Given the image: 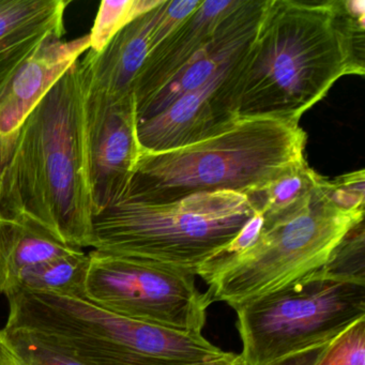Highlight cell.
I'll list each match as a JSON object with an SVG mask.
<instances>
[{
  "label": "cell",
  "instance_id": "277c9868",
  "mask_svg": "<svg viewBox=\"0 0 365 365\" xmlns=\"http://www.w3.org/2000/svg\"><path fill=\"white\" fill-rule=\"evenodd\" d=\"M257 212L235 192L198 193L168 204L121 200L93 220L95 251L198 275Z\"/></svg>",
  "mask_w": 365,
  "mask_h": 365
},
{
  "label": "cell",
  "instance_id": "44dd1931",
  "mask_svg": "<svg viewBox=\"0 0 365 365\" xmlns=\"http://www.w3.org/2000/svg\"><path fill=\"white\" fill-rule=\"evenodd\" d=\"M322 269L334 277L365 283V234L363 222L354 226L346 235Z\"/></svg>",
  "mask_w": 365,
  "mask_h": 365
},
{
  "label": "cell",
  "instance_id": "52a82bcc",
  "mask_svg": "<svg viewBox=\"0 0 365 365\" xmlns=\"http://www.w3.org/2000/svg\"><path fill=\"white\" fill-rule=\"evenodd\" d=\"M245 365H269L332 341L365 318V283L320 268L235 307Z\"/></svg>",
  "mask_w": 365,
  "mask_h": 365
},
{
  "label": "cell",
  "instance_id": "e0dca14e",
  "mask_svg": "<svg viewBox=\"0 0 365 365\" xmlns=\"http://www.w3.org/2000/svg\"><path fill=\"white\" fill-rule=\"evenodd\" d=\"M322 180V177L304 163L247 196L262 213L264 224H271L309 204Z\"/></svg>",
  "mask_w": 365,
  "mask_h": 365
},
{
  "label": "cell",
  "instance_id": "5bb4252c",
  "mask_svg": "<svg viewBox=\"0 0 365 365\" xmlns=\"http://www.w3.org/2000/svg\"><path fill=\"white\" fill-rule=\"evenodd\" d=\"M237 0H206L155 46L143 66L133 87L135 103L153 95L166 84L193 55L210 39L224 16Z\"/></svg>",
  "mask_w": 365,
  "mask_h": 365
},
{
  "label": "cell",
  "instance_id": "d4e9b609",
  "mask_svg": "<svg viewBox=\"0 0 365 365\" xmlns=\"http://www.w3.org/2000/svg\"><path fill=\"white\" fill-rule=\"evenodd\" d=\"M330 343L322 344V345H318L316 347L303 350V351L286 356V358L269 365H316V363L319 361L320 356H322L324 350H326V348L328 347Z\"/></svg>",
  "mask_w": 365,
  "mask_h": 365
},
{
  "label": "cell",
  "instance_id": "9a60e30c",
  "mask_svg": "<svg viewBox=\"0 0 365 365\" xmlns=\"http://www.w3.org/2000/svg\"><path fill=\"white\" fill-rule=\"evenodd\" d=\"M65 0H0V89L50 36L63 37Z\"/></svg>",
  "mask_w": 365,
  "mask_h": 365
},
{
  "label": "cell",
  "instance_id": "30bf717a",
  "mask_svg": "<svg viewBox=\"0 0 365 365\" xmlns=\"http://www.w3.org/2000/svg\"><path fill=\"white\" fill-rule=\"evenodd\" d=\"M243 55L206 84L179 98L159 114L138 121L136 134L140 153L180 148L210 138L234 123L237 119L235 81Z\"/></svg>",
  "mask_w": 365,
  "mask_h": 365
},
{
  "label": "cell",
  "instance_id": "7a4b0ae2",
  "mask_svg": "<svg viewBox=\"0 0 365 365\" xmlns=\"http://www.w3.org/2000/svg\"><path fill=\"white\" fill-rule=\"evenodd\" d=\"M80 61L14 135L0 140V220L27 222L84 249L93 204Z\"/></svg>",
  "mask_w": 365,
  "mask_h": 365
},
{
  "label": "cell",
  "instance_id": "484cf974",
  "mask_svg": "<svg viewBox=\"0 0 365 365\" xmlns=\"http://www.w3.org/2000/svg\"><path fill=\"white\" fill-rule=\"evenodd\" d=\"M187 365H245V363H243L240 354L225 351L222 356H217V358Z\"/></svg>",
  "mask_w": 365,
  "mask_h": 365
},
{
  "label": "cell",
  "instance_id": "ba28073f",
  "mask_svg": "<svg viewBox=\"0 0 365 365\" xmlns=\"http://www.w3.org/2000/svg\"><path fill=\"white\" fill-rule=\"evenodd\" d=\"M88 256L85 298L130 319L202 333L212 302L194 275L95 250Z\"/></svg>",
  "mask_w": 365,
  "mask_h": 365
},
{
  "label": "cell",
  "instance_id": "5b68a950",
  "mask_svg": "<svg viewBox=\"0 0 365 365\" xmlns=\"http://www.w3.org/2000/svg\"><path fill=\"white\" fill-rule=\"evenodd\" d=\"M7 300L5 328L29 331L89 365H187L225 352L202 333L130 319L85 297L20 290Z\"/></svg>",
  "mask_w": 365,
  "mask_h": 365
},
{
  "label": "cell",
  "instance_id": "ffe728a7",
  "mask_svg": "<svg viewBox=\"0 0 365 365\" xmlns=\"http://www.w3.org/2000/svg\"><path fill=\"white\" fill-rule=\"evenodd\" d=\"M0 332L22 365H89L68 350L29 331L4 328Z\"/></svg>",
  "mask_w": 365,
  "mask_h": 365
},
{
  "label": "cell",
  "instance_id": "4fadbf2b",
  "mask_svg": "<svg viewBox=\"0 0 365 365\" xmlns=\"http://www.w3.org/2000/svg\"><path fill=\"white\" fill-rule=\"evenodd\" d=\"M161 4L123 27L101 52L85 54L80 65L87 88L112 97L133 95L134 83L155 46Z\"/></svg>",
  "mask_w": 365,
  "mask_h": 365
},
{
  "label": "cell",
  "instance_id": "cb8c5ba5",
  "mask_svg": "<svg viewBox=\"0 0 365 365\" xmlns=\"http://www.w3.org/2000/svg\"><path fill=\"white\" fill-rule=\"evenodd\" d=\"M264 220L262 213L256 212L255 215L247 222L242 230L238 232L234 240L228 245L223 256L230 254H238L247 251L255 245L264 230Z\"/></svg>",
  "mask_w": 365,
  "mask_h": 365
},
{
  "label": "cell",
  "instance_id": "8fae6325",
  "mask_svg": "<svg viewBox=\"0 0 365 365\" xmlns=\"http://www.w3.org/2000/svg\"><path fill=\"white\" fill-rule=\"evenodd\" d=\"M266 0H237L210 39L153 95L135 103L136 123L150 118L238 61L257 31Z\"/></svg>",
  "mask_w": 365,
  "mask_h": 365
},
{
  "label": "cell",
  "instance_id": "7c38bea8",
  "mask_svg": "<svg viewBox=\"0 0 365 365\" xmlns=\"http://www.w3.org/2000/svg\"><path fill=\"white\" fill-rule=\"evenodd\" d=\"M91 48L89 35L46 38L0 89V140L14 135L61 76Z\"/></svg>",
  "mask_w": 365,
  "mask_h": 365
},
{
  "label": "cell",
  "instance_id": "8992f818",
  "mask_svg": "<svg viewBox=\"0 0 365 365\" xmlns=\"http://www.w3.org/2000/svg\"><path fill=\"white\" fill-rule=\"evenodd\" d=\"M364 215L339 210L324 197L322 183L309 204L264 224L253 247L222 256L198 273L211 302L239 305L273 294L322 268L335 247Z\"/></svg>",
  "mask_w": 365,
  "mask_h": 365
},
{
  "label": "cell",
  "instance_id": "2e32d148",
  "mask_svg": "<svg viewBox=\"0 0 365 365\" xmlns=\"http://www.w3.org/2000/svg\"><path fill=\"white\" fill-rule=\"evenodd\" d=\"M82 251L33 224L0 220V294H11L25 273Z\"/></svg>",
  "mask_w": 365,
  "mask_h": 365
},
{
  "label": "cell",
  "instance_id": "603a6c76",
  "mask_svg": "<svg viewBox=\"0 0 365 365\" xmlns=\"http://www.w3.org/2000/svg\"><path fill=\"white\" fill-rule=\"evenodd\" d=\"M316 365H365V318L335 337Z\"/></svg>",
  "mask_w": 365,
  "mask_h": 365
},
{
  "label": "cell",
  "instance_id": "3957f363",
  "mask_svg": "<svg viewBox=\"0 0 365 365\" xmlns=\"http://www.w3.org/2000/svg\"><path fill=\"white\" fill-rule=\"evenodd\" d=\"M305 145L298 121L237 118L193 144L140 153L121 200L168 204L198 193L249 195L307 163Z\"/></svg>",
  "mask_w": 365,
  "mask_h": 365
},
{
  "label": "cell",
  "instance_id": "7402d4cb",
  "mask_svg": "<svg viewBox=\"0 0 365 365\" xmlns=\"http://www.w3.org/2000/svg\"><path fill=\"white\" fill-rule=\"evenodd\" d=\"M322 191L327 200L339 210L364 215V170L343 175L333 181L322 178Z\"/></svg>",
  "mask_w": 365,
  "mask_h": 365
},
{
  "label": "cell",
  "instance_id": "4316f807",
  "mask_svg": "<svg viewBox=\"0 0 365 365\" xmlns=\"http://www.w3.org/2000/svg\"><path fill=\"white\" fill-rule=\"evenodd\" d=\"M0 365H22L0 332Z\"/></svg>",
  "mask_w": 365,
  "mask_h": 365
},
{
  "label": "cell",
  "instance_id": "ac0fdd59",
  "mask_svg": "<svg viewBox=\"0 0 365 365\" xmlns=\"http://www.w3.org/2000/svg\"><path fill=\"white\" fill-rule=\"evenodd\" d=\"M88 264L89 256L84 251L59 258L25 273L14 292L29 290L63 296L84 297Z\"/></svg>",
  "mask_w": 365,
  "mask_h": 365
},
{
  "label": "cell",
  "instance_id": "9c48e42d",
  "mask_svg": "<svg viewBox=\"0 0 365 365\" xmlns=\"http://www.w3.org/2000/svg\"><path fill=\"white\" fill-rule=\"evenodd\" d=\"M84 81V80H83ZM85 88L87 157L93 217L123 198L140 155L133 95Z\"/></svg>",
  "mask_w": 365,
  "mask_h": 365
},
{
  "label": "cell",
  "instance_id": "d6986e66",
  "mask_svg": "<svg viewBox=\"0 0 365 365\" xmlns=\"http://www.w3.org/2000/svg\"><path fill=\"white\" fill-rule=\"evenodd\" d=\"M162 0H123V1H102L89 34L91 48L99 53L106 48L117 33L132 21L146 12L155 9Z\"/></svg>",
  "mask_w": 365,
  "mask_h": 365
},
{
  "label": "cell",
  "instance_id": "6da1fadb",
  "mask_svg": "<svg viewBox=\"0 0 365 365\" xmlns=\"http://www.w3.org/2000/svg\"><path fill=\"white\" fill-rule=\"evenodd\" d=\"M364 33L343 0H266L237 70V118L299 123L341 76L364 74Z\"/></svg>",
  "mask_w": 365,
  "mask_h": 365
}]
</instances>
